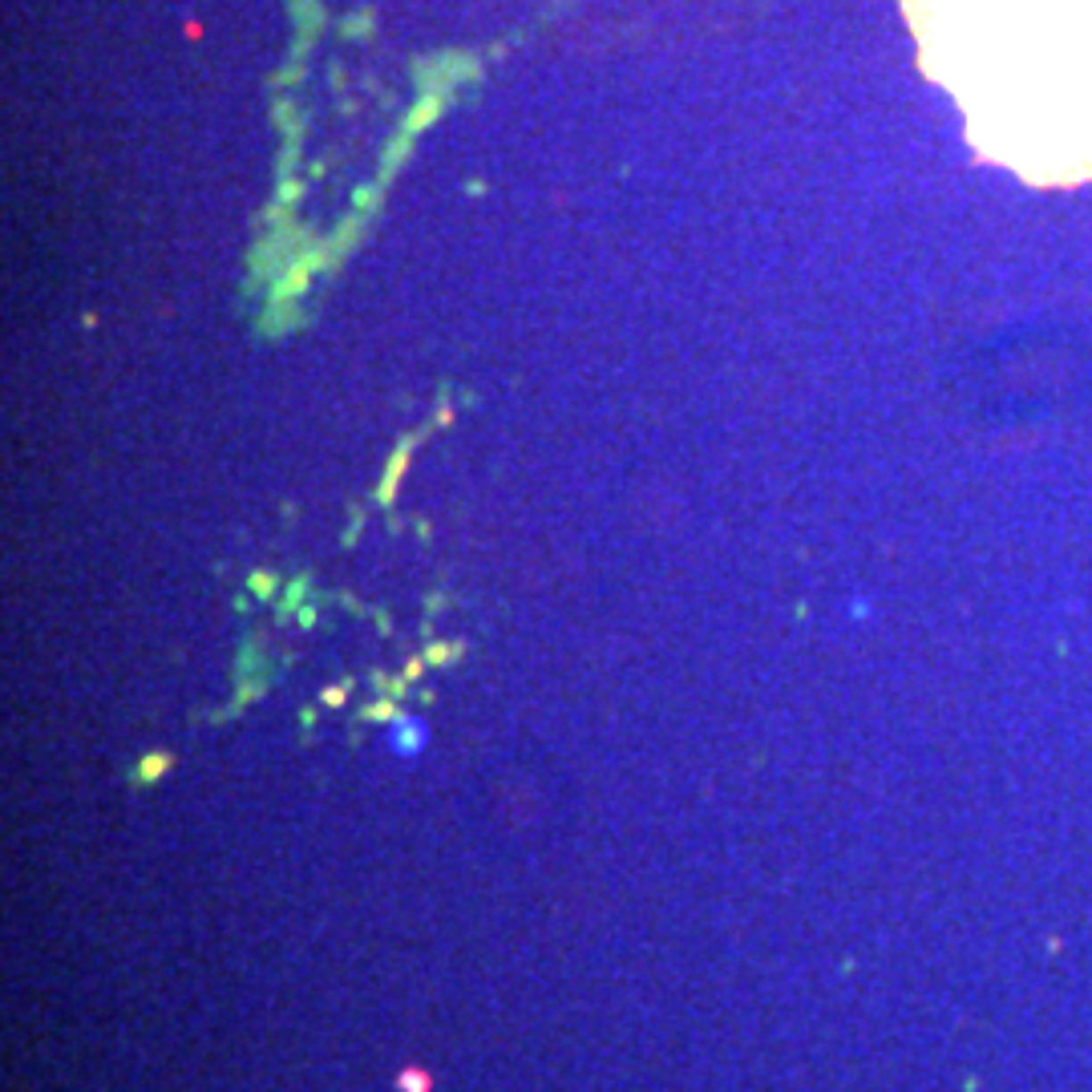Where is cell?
<instances>
[{
	"label": "cell",
	"mask_w": 1092,
	"mask_h": 1092,
	"mask_svg": "<svg viewBox=\"0 0 1092 1092\" xmlns=\"http://www.w3.org/2000/svg\"><path fill=\"white\" fill-rule=\"evenodd\" d=\"M902 17L979 158L1044 191L1092 183V0H902Z\"/></svg>",
	"instance_id": "obj_1"
}]
</instances>
